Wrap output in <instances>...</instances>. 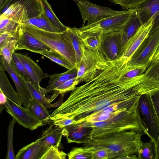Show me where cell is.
<instances>
[{"instance_id": "43", "label": "cell", "mask_w": 159, "mask_h": 159, "mask_svg": "<svg viewBox=\"0 0 159 159\" xmlns=\"http://www.w3.org/2000/svg\"><path fill=\"white\" fill-rule=\"evenodd\" d=\"M18 37V32H0V45L11 39L17 38Z\"/></svg>"}, {"instance_id": "4", "label": "cell", "mask_w": 159, "mask_h": 159, "mask_svg": "<svg viewBox=\"0 0 159 159\" xmlns=\"http://www.w3.org/2000/svg\"><path fill=\"white\" fill-rule=\"evenodd\" d=\"M21 25L30 35L61 54L76 68L75 52L67 30L63 32L56 33L28 24Z\"/></svg>"}, {"instance_id": "13", "label": "cell", "mask_w": 159, "mask_h": 159, "mask_svg": "<svg viewBox=\"0 0 159 159\" xmlns=\"http://www.w3.org/2000/svg\"><path fill=\"white\" fill-rule=\"evenodd\" d=\"M0 64L9 75L16 87L17 92L22 100L24 107L28 109L31 97L25 81L24 77L11 62L8 63L1 56Z\"/></svg>"}, {"instance_id": "21", "label": "cell", "mask_w": 159, "mask_h": 159, "mask_svg": "<svg viewBox=\"0 0 159 159\" xmlns=\"http://www.w3.org/2000/svg\"><path fill=\"white\" fill-rule=\"evenodd\" d=\"M78 70L76 68L68 70L61 73H54L49 75L48 84L45 88L46 94L53 91V89L67 80L76 77Z\"/></svg>"}, {"instance_id": "29", "label": "cell", "mask_w": 159, "mask_h": 159, "mask_svg": "<svg viewBox=\"0 0 159 159\" xmlns=\"http://www.w3.org/2000/svg\"><path fill=\"white\" fill-rule=\"evenodd\" d=\"M38 53L48 58L68 70L75 68L64 57L52 49L41 51Z\"/></svg>"}, {"instance_id": "37", "label": "cell", "mask_w": 159, "mask_h": 159, "mask_svg": "<svg viewBox=\"0 0 159 159\" xmlns=\"http://www.w3.org/2000/svg\"><path fill=\"white\" fill-rule=\"evenodd\" d=\"M115 4H118L123 9L127 10L139 7L146 0H108Z\"/></svg>"}, {"instance_id": "20", "label": "cell", "mask_w": 159, "mask_h": 159, "mask_svg": "<svg viewBox=\"0 0 159 159\" xmlns=\"http://www.w3.org/2000/svg\"><path fill=\"white\" fill-rule=\"evenodd\" d=\"M51 125L43 131L39 139L48 147L53 146L58 148L61 144L63 128Z\"/></svg>"}, {"instance_id": "10", "label": "cell", "mask_w": 159, "mask_h": 159, "mask_svg": "<svg viewBox=\"0 0 159 159\" xmlns=\"http://www.w3.org/2000/svg\"><path fill=\"white\" fill-rule=\"evenodd\" d=\"M6 110L18 123L31 130L37 129L44 124L28 109L22 107L7 97L4 105Z\"/></svg>"}, {"instance_id": "25", "label": "cell", "mask_w": 159, "mask_h": 159, "mask_svg": "<svg viewBox=\"0 0 159 159\" xmlns=\"http://www.w3.org/2000/svg\"><path fill=\"white\" fill-rule=\"evenodd\" d=\"M25 81L32 98L43 104L47 108H50L54 107L51 103L50 100L46 96V94L45 88L43 90H40L31 81L25 79Z\"/></svg>"}, {"instance_id": "7", "label": "cell", "mask_w": 159, "mask_h": 159, "mask_svg": "<svg viewBox=\"0 0 159 159\" xmlns=\"http://www.w3.org/2000/svg\"><path fill=\"white\" fill-rule=\"evenodd\" d=\"M136 14L135 9L123 10L120 14L103 19L94 23L82 25L78 28V31L83 33L101 31L103 34L110 32L120 31Z\"/></svg>"}, {"instance_id": "44", "label": "cell", "mask_w": 159, "mask_h": 159, "mask_svg": "<svg viewBox=\"0 0 159 159\" xmlns=\"http://www.w3.org/2000/svg\"><path fill=\"white\" fill-rule=\"evenodd\" d=\"M7 97L0 89V105H4L7 102Z\"/></svg>"}, {"instance_id": "46", "label": "cell", "mask_w": 159, "mask_h": 159, "mask_svg": "<svg viewBox=\"0 0 159 159\" xmlns=\"http://www.w3.org/2000/svg\"><path fill=\"white\" fill-rule=\"evenodd\" d=\"M157 157V159H159V137L156 144Z\"/></svg>"}, {"instance_id": "36", "label": "cell", "mask_w": 159, "mask_h": 159, "mask_svg": "<svg viewBox=\"0 0 159 159\" xmlns=\"http://www.w3.org/2000/svg\"><path fill=\"white\" fill-rule=\"evenodd\" d=\"M20 25L10 18H0V32L17 33Z\"/></svg>"}, {"instance_id": "12", "label": "cell", "mask_w": 159, "mask_h": 159, "mask_svg": "<svg viewBox=\"0 0 159 159\" xmlns=\"http://www.w3.org/2000/svg\"><path fill=\"white\" fill-rule=\"evenodd\" d=\"M99 49L107 60H116L121 57L122 44L120 31L103 34Z\"/></svg>"}, {"instance_id": "11", "label": "cell", "mask_w": 159, "mask_h": 159, "mask_svg": "<svg viewBox=\"0 0 159 159\" xmlns=\"http://www.w3.org/2000/svg\"><path fill=\"white\" fill-rule=\"evenodd\" d=\"M159 14L153 15L146 22L142 25L136 34L126 43L123 48L121 57L129 60L141 44L148 36L154 24L155 19Z\"/></svg>"}, {"instance_id": "28", "label": "cell", "mask_w": 159, "mask_h": 159, "mask_svg": "<svg viewBox=\"0 0 159 159\" xmlns=\"http://www.w3.org/2000/svg\"><path fill=\"white\" fill-rule=\"evenodd\" d=\"M137 155L139 159H157L156 144L152 139L147 142H143L139 148Z\"/></svg>"}, {"instance_id": "24", "label": "cell", "mask_w": 159, "mask_h": 159, "mask_svg": "<svg viewBox=\"0 0 159 159\" xmlns=\"http://www.w3.org/2000/svg\"><path fill=\"white\" fill-rule=\"evenodd\" d=\"M142 25L136 14L128 21L123 29L120 31L122 40V50L128 40L136 34Z\"/></svg>"}, {"instance_id": "6", "label": "cell", "mask_w": 159, "mask_h": 159, "mask_svg": "<svg viewBox=\"0 0 159 159\" xmlns=\"http://www.w3.org/2000/svg\"><path fill=\"white\" fill-rule=\"evenodd\" d=\"M137 109L144 134L156 144L159 137V121L148 93L140 96Z\"/></svg>"}, {"instance_id": "35", "label": "cell", "mask_w": 159, "mask_h": 159, "mask_svg": "<svg viewBox=\"0 0 159 159\" xmlns=\"http://www.w3.org/2000/svg\"><path fill=\"white\" fill-rule=\"evenodd\" d=\"M16 120L13 118L10 122L8 128L7 150L6 159H16L13 145V130Z\"/></svg>"}, {"instance_id": "2", "label": "cell", "mask_w": 159, "mask_h": 159, "mask_svg": "<svg viewBox=\"0 0 159 159\" xmlns=\"http://www.w3.org/2000/svg\"><path fill=\"white\" fill-rule=\"evenodd\" d=\"M144 133L128 130L115 132L104 137L92 138L84 143L83 147L107 151L109 159H125L129 155L137 153L143 141Z\"/></svg>"}, {"instance_id": "45", "label": "cell", "mask_w": 159, "mask_h": 159, "mask_svg": "<svg viewBox=\"0 0 159 159\" xmlns=\"http://www.w3.org/2000/svg\"><path fill=\"white\" fill-rule=\"evenodd\" d=\"M159 60V46L152 58V62H155Z\"/></svg>"}, {"instance_id": "5", "label": "cell", "mask_w": 159, "mask_h": 159, "mask_svg": "<svg viewBox=\"0 0 159 159\" xmlns=\"http://www.w3.org/2000/svg\"><path fill=\"white\" fill-rule=\"evenodd\" d=\"M44 10L41 0H6L0 7V18H11L20 24L39 15Z\"/></svg>"}, {"instance_id": "33", "label": "cell", "mask_w": 159, "mask_h": 159, "mask_svg": "<svg viewBox=\"0 0 159 159\" xmlns=\"http://www.w3.org/2000/svg\"><path fill=\"white\" fill-rule=\"evenodd\" d=\"M69 159H93V152L89 148L75 147L67 154Z\"/></svg>"}, {"instance_id": "39", "label": "cell", "mask_w": 159, "mask_h": 159, "mask_svg": "<svg viewBox=\"0 0 159 159\" xmlns=\"http://www.w3.org/2000/svg\"><path fill=\"white\" fill-rule=\"evenodd\" d=\"M11 63L15 66L20 73L24 77L25 80L32 82L31 78L26 70L24 65L15 53H13Z\"/></svg>"}, {"instance_id": "23", "label": "cell", "mask_w": 159, "mask_h": 159, "mask_svg": "<svg viewBox=\"0 0 159 159\" xmlns=\"http://www.w3.org/2000/svg\"><path fill=\"white\" fill-rule=\"evenodd\" d=\"M0 89L9 98L18 105L21 106L22 100L21 97L12 87L5 73V70L1 64Z\"/></svg>"}, {"instance_id": "34", "label": "cell", "mask_w": 159, "mask_h": 159, "mask_svg": "<svg viewBox=\"0 0 159 159\" xmlns=\"http://www.w3.org/2000/svg\"><path fill=\"white\" fill-rule=\"evenodd\" d=\"M76 78L69 79L55 88L53 90L54 93L52 99H54L59 94H64L75 89L76 85L80 83L76 80Z\"/></svg>"}, {"instance_id": "38", "label": "cell", "mask_w": 159, "mask_h": 159, "mask_svg": "<svg viewBox=\"0 0 159 159\" xmlns=\"http://www.w3.org/2000/svg\"><path fill=\"white\" fill-rule=\"evenodd\" d=\"M67 155L58 148L51 146L49 148L41 159H65Z\"/></svg>"}, {"instance_id": "41", "label": "cell", "mask_w": 159, "mask_h": 159, "mask_svg": "<svg viewBox=\"0 0 159 159\" xmlns=\"http://www.w3.org/2000/svg\"><path fill=\"white\" fill-rule=\"evenodd\" d=\"M54 125L63 128L75 123V120L65 118H58L52 120Z\"/></svg>"}, {"instance_id": "8", "label": "cell", "mask_w": 159, "mask_h": 159, "mask_svg": "<svg viewBox=\"0 0 159 159\" xmlns=\"http://www.w3.org/2000/svg\"><path fill=\"white\" fill-rule=\"evenodd\" d=\"M159 46V28L149 33L128 62V66L132 68L143 66L148 68Z\"/></svg>"}, {"instance_id": "40", "label": "cell", "mask_w": 159, "mask_h": 159, "mask_svg": "<svg viewBox=\"0 0 159 159\" xmlns=\"http://www.w3.org/2000/svg\"><path fill=\"white\" fill-rule=\"evenodd\" d=\"M159 121V87L148 93Z\"/></svg>"}, {"instance_id": "16", "label": "cell", "mask_w": 159, "mask_h": 159, "mask_svg": "<svg viewBox=\"0 0 159 159\" xmlns=\"http://www.w3.org/2000/svg\"><path fill=\"white\" fill-rule=\"evenodd\" d=\"M98 49H94L84 44L83 56L80 66L78 70L76 78L79 82H85L90 74L95 69Z\"/></svg>"}, {"instance_id": "15", "label": "cell", "mask_w": 159, "mask_h": 159, "mask_svg": "<svg viewBox=\"0 0 159 159\" xmlns=\"http://www.w3.org/2000/svg\"><path fill=\"white\" fill-rule=\"evenodd\" d=\"M17 41L15 50H26L38 53L51 49L28 33L20 24L18 32Z\"/></svg>"}, {"instance_id": "17", "label": "cell", "mask_w": 159, "mask_h": 159, "mask_svg": "<svg viewBox=\"0 0 159 159\" xmlns=\"http://www.w3.org/2000/svg\"><path fill=\"white\" fill-rule=\"evenodd\" d=\"M135 9L136 15L143 25L147 22L155 14L159 12V0H146L139 7ZM158 28L159 14L156 17L150 33Z\"/></svg>"}, {"instance_id": "3", "label": "cell", "mask_w": 159, "mask_h": 159, "mask_svg": "<svg viewBox=\"0 0 159 159\" xmlns=\"http://www.w3.org/2000/svg\"><path fill=\"white\" fill-rule=\"evenodd\" d=\"M80 124L91 128V139L125 130H135L143 133L144 131L137 109H118L110 113L108 117L104 121Z\"/></svg>"}, {"instance_id": "42", "label": "cell", "mask_w": 159, "mask_h": 159, "mask_svg": "<svg viewBox=\"0 0 159 159\" xmlns=\"http://www.w3.org/2000/svg\"><path fill=\"white\" fill-rule=\"evenodd\" d=\"M89 148L93 151V159H109L108 153L107 151L102 149H94L91 148Z\"/></svg>"}, {"instance_id": "19", "label": "cell", "mask_w": 159, "mask_h": 159, "mask_svg": "<svg viewBox=\"0 0 159 159\" xmlns=\"http://www.w3.org/2000/svg\"><path fill=\"white\" fill-rule=\"evenodd\" d=\"M15 53L24 65L31 78L32 82L39 89L44 90V88L41 87L40 83L46 75L40 67L28 56L15 52Z\"/></svg>"}, {"instance_id": "48", "label": "cell", "mask_w": 159, "mask_h": 159, "mask_svg": "<svg viewBox=\"0 0 159 159\" xmlns=\"http://www.w3.org/2000/svg\"><path fill=\"white\" fill-rule=\"evenodd\" d=\"M74 1H77V2L78 1V0H73Z\"/></svg>"}, {"instance_id": "31", "label": "cell", "mask_w": 159, "mask_h": 159, "mask_svg": "<svg viewBox=\"0 0 159 159\" xmlns=\"http://www.w3.org/2000/svg\"><path fill=\"white\" fill-rule=\"evenodd\" d=\"M35 26L48 31L61 33L60 30L49 19L44 10L39 15L37 16Z\"/></svg>"}, {"instance_id": "47", "label": "cell", "mask_w": 159, "mask_h": 159, "mask_svg": "<svg viewBox=\"0 0 159 159\" xmlns=\"http://www.w3.org/2000/svg\"><path fill=\"white\" fill-rule=\"evenodd\" d=\"M6 0H0V7H1L5 2Z\"/></svg>"}, {"instance_id": "26", "label": "cell", "mask_w": 159, "mask_h": 159, "mask_svg": "<svg viewBox=\"0 0 159 159\" xmlns=\"http://www.w3.org/2000/svg\"><path fill=\"white\" fill-rule=\"evenodd\" d=\"M28 109L44 124L50 121L48 119L50 114L47 107L43 104L32 98Z\"/></svg>"}, {"instance_id": "27", "label": "cell", "mask_w": 159, "mask_h": 159, "mask_svg": "<svg viewBox=\"0 0 159 159\" xmlns=\"http://www.w3.org/2000/svg\"><path fill=\"white\" fill-rule=\"evenodd\" d=\"M83 44L94 49H99L103 33L101 31L92 32H79Z\"/></svg>"}, {"instance_id": "14", "label": "cell", "mask_w": 159, "mask_h": 159, "mask_svg": "<svg viewBox=\"0 0 159 159\" xmlns=\"http://www.w3.org/2000/svg\"><path fill=\"white\" fill-rule=\"evenodd\" d=\"M136 87L141 94L159 87V60L152 62L142 75L138 77Z\"/></svg>"}, {"instance_id": "1", "label": "cell", "mask_w": 159, "mask_h": 159, "mask_svg": "<svg viewBox=\"0 0 159 159\" xmlns=\"http://www.w3.org/2000/svg\"><path fill=\"white\" fill-rule=\"evenodd\" d=\"M128 62L122 57L107 60L99 50L95 68L85 83L72 91L52 116L73 119L78 124L91 122L110 107L137 109L141 95L128 72Z\"/></svg>"}, {"instance_id": "32", "label": "cell", "mask_w": 159, "mask_h": 159, "mask_svg": "<svg viewBox=\"0 0 159 159\" xmlns=\"http://www.w3.org/2000/svg\"><path fill=\"white\" fill-rule=\"evenodd\" d=\"M44 8L45 12L49 19L52 23L61 32L66 31L68 27L63 25L56 15L50 4L47 0H41Z\"/></svg>"}, {"instance_id": "9", "label": "cell", "mask_w": 159, "mask_h": 159, "mask_svg": "<svg viewBox=\"0 0 159 159\" xmlns=\"http://www.w3.org/2000/svg\"><path fill=\"white\" fill-rule=\"evenodd\" d=\"M77 4L81 15L82 25L86 21L87 25H89L123 11L95 4L89 0H78Z\"/></svg>"}, {"instance_id": "18", "label": "cell", "mask_w": 159, "mask_h": 159, "mask_svg": "<svg viewBox=\"0 0 159 159\" xmlns=\"http://www.w3.org/2000/svg\"><path fill=\"white\" fill-rule=\"evenodd\" d=\"M49 148L39 138L20 149L16 159H41Z\"/></svg>"}, {"instance_id": "30", "label": "cell", "mask_w": 159, "mask_h": 159, "mask_svg": "<svg viewBox=\"0 0 159 159\" xmlns=\"http://www.w3.org/2000/svg\"><path fill=\"white\" fill-rule=\"evenodd\" d=\"M18 37L9 40L0 45V54L8 63L12 61V57L15 52Z\"/></svg>"}, {"instance_id": "22", "label": "cell", "mask_w": 159, "mask_h": 159, "mask_svg": "<svg viewBox=\"0 0 159 159\" xmlns=\"http://www.w3.org/2000/svg\"><path fill=\"white\" fill-rule=\"evenodd\" d=\"M67 31L69 34L74 49L76 56V68L80 66L83 56L84 44L79 32L78 28L68 27Z\"/></svg>"}]
</instances>
